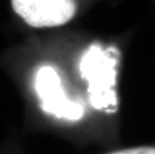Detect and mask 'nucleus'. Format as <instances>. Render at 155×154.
Returning a JSON list of instances; mask_svg holds the SVG:
<instances>
[{"instance_id":"2","label":"nucleus","mask_w":155,"mask_h":154,"mask_svg":"<svg viewBox=\"0 0 155 154\" xmlns=\"http://www.w3.org/2000/svg\"><path fill=\"white\" fill-rule=\"evenodd\" d=\"M35 88L45 112L71 121L83 116V107L68 99L61 87L60 77L52 66H42L37 71Z\"/></svg>"},{"instance_id":"3","label":"nucleus","mask_w":155,"mask_h":154,"mask_svg":"<svg viewBox=\"0 0 155 154\" xmlns=\"http://www.w3.org/2000/svg\"><path fill=\"white\" fill-rule=\"evenodd\" d=\"M14 11L32 27H54L73 17V0H11Z\"/></svg>"},{"instance_id":"1","label":"nucleus","mask_w":155,"mask_h":154,"mask_svg":"<svg viewBox=\"0 0 155 154\" xmlns=\"http://www.w3.org/2000/svg\"><path fill=\"white\" fill-rule=\"evenodd\" d=\"M80 71L88 82L92 105L106 110L116 105L115 60L111 55L98 46L90 47L81 59Z\"/></svg>"},{"instance_id":"4","label":"nucleus","mask_w":155,"mask_h":154,"mask_svg":"<svg viewBox=\"0 0 155 154\" xmlns=\"http://www.w3.org/2000/svg\"><path fill=\"white\" fill-rule=\"evenodd\" d=\"M109 154H155V147L141 146L134 148H127L119 151H114Z\"/></svg>"}]
</instances>
